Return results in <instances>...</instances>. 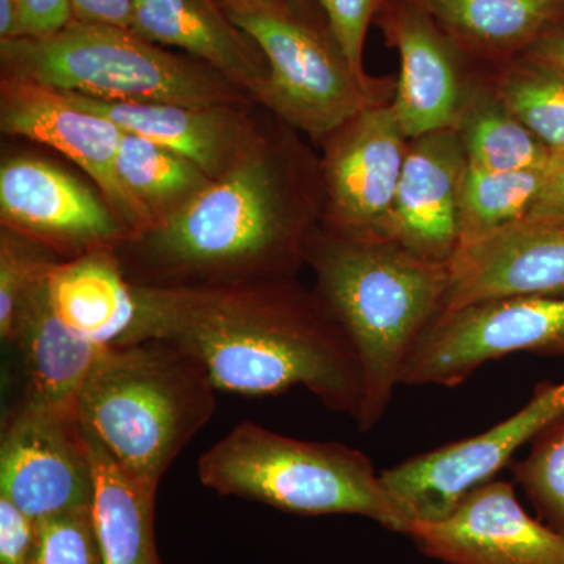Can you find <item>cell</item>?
Instances as JSON below:
<instances>
[{
	"mask_svg": "<svg viewBox=\"0 0 564 564\" xmlns=\"http://www.w3.org/2000/svg\"><path fill=\"white\" fill-rule=\"evenodd\" d=\"M220 3L269 63L259 107L314 143L367 107L392 102L397 77L352 68L317 0Z\"/></svg>",
	"mask_w": 564,
	"mask_h": 564,
	"instance_id": "obj_7",
	"label": "cell"
},
{
	"mask_svg": "<svg viewBox=\"0 0 564 564\" xmlns=\"http://www.w3.org/2000/svg\"><path fill=\"white\" fill-rule=\"evenodd\" d=\"M85 440L95 470L93 513L104 564H163L155 540L159 489L129 478L101 445L88 434Z\"/></svg>",
	"mask_w": 564,
	"mask_h": 564,
	"instance_id": "obj_23",
	"label": "cell"
},
{
	"mask_svg": "<svg viewBox=\"0 0 564 564\" xmlns=\"http://www.w3.org/2000/svg\"><path fill=\"white\" fill-rule=\"evenodd\" d=\"M563 413L564 381H543L518 413L484 433L411 456L384 470L381 480L410 527L441 521L473 489L494 480L522 445Z\"/></svg>",
	"mask_w": 564,
	"mask_h": 564,
	"instance_id": "obj_9",
	"label": "cell"
},
{
	"mask_svg": "<svg viewBox=\"0 0 564 564\" xmlns=\"http://www.w3.org/2000/svg\"><path fill=\"white\" fill-rule=\"evenodd\" d=\"M33 564H104L93 507L35 521Z\"/></svg>",
	"mask_w": 564,
	"mask_h": 564,
	"instance_id": "obj_30",
	"label": "cell"
},
{
	"mask_svg": "<svg viewBox=\"0 0 564 564\" xmlns=\"http://www.w3.org/2000/svg\"><path fill=\"white\" fill-rule=\"evenodd\" d=\"M317 3L352 68L359 74H367L364 69V44L381 0H317Z\"/></svg>",
	"mask_w": 564,
	"mask_h": 564,
	"instance_id": "obj_31",
	"label": "cell"
},
{
	"mask_svg": "<svg viewBox=\"0 0 564 564\" xmlns=\"http://www.w3.org/2000/svg\"><path fill=\"white\" fill-rule=\"evenodd\" d=\"M131 31L206 63L261 104L269 63L258 43L234 24L220 0H133Z\"/></svg>",
	"mask_w": 564,
	"mask_h": 564,
	"instance_id": "obj_19",
	"label": "cell"
},
{
	"mask_svg": "<svg viewBox=\"0 0 564 564\" xmlns=\"http://www.w3.org/2000/svg\"><path fill=\"white\" fill-rule=\"evenodd\" d=\"M485 68L524 57L564 21V0H415Z\"/></svg>",
	"mask_w": 564,
	"mask_h": 564,
	"instance_id": "obj_22",
	"label": "cell"
},
{
	"mask_svg": "<svg viewBox=\"0 0 564 564\" xmlns=\"http://www.w3.org/2000/svg\"><path fill=\"white\" fill-rule=\"evenodd\" d=\"M318 144L322 225L345 236L391 240L410 144L392 102L367 107Z\"/></svg>",
	"mask_w": 564,
	"mask_h": 564,
	"instance_id": "obj_10",
	"label": "cell"
},
{
	"mask_svg": "<svg viewBox=\"0 0 564 564\" xmlns=\"http://www.w3.org/2000/svg\"><path fill=\"white\" fill-rule=\"evenodd\" d=\"M467 159L454 128L410 140L391 240L430 261L448 263L459 248L458 204Z\"/></svg>",
	"mask_w": 564,
	"mask_h": 564,
	"instance_id": "obj_17",
	"label": "cell"
},
{
	"mask_svg": "<svg viewBox=\"0 0 564 564\" xmlns=\"http://www.w3.org/2000/svg\"><path fill=\"white\" fill-rule=\"evenodd\" d=\"M406 536L447 564H564V534L527 513L514 486L496 478L467 494L447 518L415 522Z\"/></svg>",
	"mask_w": 564,
	"mask_h": 564,
	"instance_id": "obj_15",
	"label": "cell"
},
{
	"mask_svg": "<svg viewBox=\"0 0 564 564\" xmlns=\"http://www.w3.org/2000/svg\"><path fill=\"white\" fill-rule=\"evenodd\" d=\"M47 295L55 315L77 336L101 347L128 344L139 303L113 248L58 262L47 278Z\"/></svg>",
	"mask_w": 564,
	"mask_h": 564,
	"instance_id": "obj_20",
	"label": "cell"
},
{
	"mask_svg": "<svg viewBox=\"0 0 564 564\" xmlns=\"http://www.w3.org/2000/svg\"><path fill=\"white\" fill-rule=\"evenodd\" d=\"M247 2L261 3V6H274V3L284 2V0H247Z\"/></svg>",
	"mask_w": 564,
	"mask_h": 564,
	"instance_id": "obj_38",
	"label": "cell"
},
{
	"mask_svg": "<svg viewBox=\"0 0 564 564\" xmlns=\"http://www.w3.org/2000/svg\"><path fill=\"white\" fill-rule=\"evenodd\" d=\"M530 444L529 455L511 467L516 484L538 519L564 534V413L547 423Z\"/></svg>",
	"mask_w": 564,
	"mask_h": 564,
	"instance_id": "obj_29",
	"label": "cell"
},
{
	"mask_svg": "<svg viewBox=\"0 0 564 564\" xmlns=\"http://www.w3.org/2000/svg\"><path fill=\"white\" fill-rule=\"evenodd\" d=\"M21 402L77 408L88 373L107 347L70 332L55 315L47 281L29 300L13 339Z\"/></svg>",
	"mask_w": 564,
	"mask_h": 564,
	"instance_id": "obj_21",
	"label": "cell"
},
{
	"mask_svg": "<svg viewBox=\"0 0 564 564\" xmlns=\"http://www.w3.org/2000/svg\"><path fill=\"white\" fill-rule=\"evenodd\" d=\"M488 74L508 109L552 154L564 152V70L524 55Z\"/></svg>",
	"mask_w": 564,
	"mask_h": 564,
	"instance_id": "obj_27",
	"label": "cell"
},
{
	"mask_svg": "<svg viewBox=\"0 0 564 564\" xmlns=\"http://www.w3.org/2000/svg\"><path fill=\"white\" fill-rule=\"evenodd\" d=\"M202 364L161 339L107 347L77 397L85 434L132 480L159 489L163 475L217 408Z\"/></svg>",
	"mask_w": 564,
	"mask_h": 564,
	"instance_id": "obj_4",
	"label": "cell"
},
{
	"mask_svg": "<svg viewBox=\"0 0 564 564\" xmlns=\"http://www.w3.org/2000/svg\"><path fill=\"white\" fill-rule=\"evenodd\" d=\"M35 532V521L0 497V564H33Z\"/></svg>",
	"mask_w": 564,
	"mask_h": 564,
	"instance_id": "obj_32",
	"label": "cell"
},
{
	"mask_svg": "<svg viewBox=\"0 0 564 564\" xmlns=\"http://www.w3.org/2000/svg\"><path fill=\"white\" fill-rule=\"evenodd\" d=\"M63 95L70 102L102 115L122 131L177 152L198 165L210 180L220 177L242 158L258 139L265 120L259 118V106L107 102L74 93Z\"/></svg>",
	"mask_w": 564,
	"mask_h": 564,
	"instance_id": "obj_18",
	"label": "cell"
},
{
	"mask_svg": "<svg viewBox=\"0 0 564 564\" xmlns=\"http://www.w3.org/2000/svg\"><path fill=\"white\" fill-rule=\"evenodd\" d=\"M544 173L545 169L488 172L467 163L459 192V248L524 221L543 187Z\"/></svg>",
	"mask_w": 564,
	"mask_h": 564,
	"instance_id": "obj_26",
	"label": "cell"
},
{
	"mask_svg": "<svg viewBox=\"0 0 564 564\" xmlns=\"http://www.w3.org/2000/svg\"><path fill=\"white\" fill-rule=\"evenodd\" d=\"M524 221L564 225V152L552 154L545 166L543 187Z\"/></svg>",
	"mask_w": 564,
	"mask_h": 564,
	"instance_id": "obj_34",
	"label": "cell"
},
{
	"mask_svg": "<svg viewBox=\"0 0 564 564\" xmlns=\"http://www.w3.org/2000/svg\"><path fill=\"white\" fill-rule=\"evenodd\" d=\"M63 261L50 248L0 226V337L10 344L29 300Z\"/></svg>",
	"mask_w": 564,
	"mask_h": 564,
	"instance_id": "obj_28",
	"label": "cell"
},
{
	"mask_svg": "<svg viewBox=\"0 0 564 564\" xmlns=\"http://www.w3.org/2000/svg\"><path fill=\"white\" fill-rule=\"evenodd\" d=\"M514 295L564 299V225L516 223L448 262L443 310Z\"/></svg>",
	"mask_w": 564,
	"mask_h": 564,
	"instance_id": "obj_16",
	"label": "cell"
},
{
	"mask_svg": "<svg viewBox=\"0 0 564 564\" xmlns=\"http://www.w3.org/2000/svg\"><path fill=\"white\" fill-rule=\"evenodd\" d=\"M198 478L221 496L302 516H362L408 533L369 456L336 441L296 440L243 421L198 459Z\"/></svg>",
	"mask_w": 564,
	"mask_h": 564,
	"instance_id": "obj_6",
	"label": "cell"
},
{
	"mask_svg": "<svg viewBox=\"0 0 564 564\" xmlns=\"http://www.w3.org/2000/svg\"><path fill=\"white\" fill-rule=\"evenodd\" d=\"M300 135L270 113L228 172L172 218L115 248L126 278L148 289L299 278L323 215L321 161Z\"/></svg>",
	"mask_w": 564,
	"mask_h": 564,
	"instance_id": "obj_1",
	"label": "cell"
},
{
	"mask_svg": "<svg viewBox=\"0 0 564 564\" xmlns=\"http://www.w3.org/2000/svg\"><path fill=\"white\" fill-rule=\"evenodd\" d=\"M0 223L63 261L115 250L131 237L101 193L33 155L7 158L0 165Z\"/></svg>",
	"mask_w": 564,
	"mask_h": 564,
	"instance_id": "obj_13",
	"label": "cell"
},
{
	"mask_svg": "<svg viewBox=\"0 0 564 564\" xmlns=\"http://www.w3.org/2000/svg\"><path fill=\"white\" fill-rule=\"evenodd\" d=\"M95 492L77 408L18 400L0 436V497L40 521L93 507Z\"/></svg>",
	"mask_w": 564,
	"mask_h": 564,
	"instance_id": "obj_11",
	"label": "cell"
},
{
	"mask_svg": "<svg viewBox=\"0 0 564 564\" xmlns=\"http://www.w3.org/2000/svg\"><path fill=\"white\" fill-rule=\"evenodd\" d=\"M373 24L399 54L392 107L408 139L454 128L486 73L415 0H381Z\"/></svg>",
	"mask_w": 564,
	"mask_h": 564,
	"instance_id": "obj_12",
	"label": "cell"
},
{
	"mask_svg": "<svg viewBox=\"0 0 564 564\" xmlns=\"http://www.w3.org/2000/svg\"><path fill=\"white\" fill-rule=\"evenodd\" d=\"M0 69L96 101L258 106L206 63L111 25L73 21L52 35L0 41Z\"/></svg>",
	"mask_w": 564,
	"mask_h": 564,
	"instance_id": "obj_5",
	"label": "cell"
},
{
	"mask_svg": "<svg viewBox=\"0 0 564 564\" xmlns=\"http://www.w3.org/2000/svg\"><path fill=\"white\" fill-rule=\"evenodd\" d=\"M22 39L21 10L17 0H0V41Z\"/></svg>",
	"mask_w": 564,
	"mask_h": 564,
	"instance_id": "obj_37",
	"label": "cell"
},
{
	"mask_svg": "<svg viewBox=\"0 0 564 564\" xmlns=\"http://www.w3.org/2000/svg\"><path fill=\"white\" fill-rule=\"evenodd\" d=\"M0 131L50 147L76 163L96 182L131 236L151 228L150 218L118 177L124 131L115 122L70 102L61 91L0 76Z\"/></svg>",
	"mask_w": 564,
	"mask_h": 564,
	"instance_id": "obj_14",
	"label": "cell"
},
{
	"mask_svg": "<svg viewBox=\"0 0 564 564\" xmlns=\"http://www.w3.org/2000/svg\"><path fill=\"white\" fill-rule=\"evenodd\" d=\"M514 352L564 356V299L499 296L441 310L411 351L402 384L455 388Z\"/></svg>",
	"mask_w": 564,
	"mask_h": 564,
	"instance_id": "obj_8",
	"label": "cell"
},
{
	"mask_svg": "<svg viewBox=\"0 0 564 564\" xmlns=\"http://www.w3.org/2000/svg\"><path fill=\"white\" fill-rule=\"evenodd\" d=\"M525 55L564 70V21L552 29L540 43L534 44Z\"/></svg>",
	"mask_w": 564,
	"mask_h": 564,
	"instance_id": "obj_36",
	"label": "cell"
},
{
	"mask_svg": "<svg viewBox=\"0 0 564 564\" xmlns=\"http://www.w3.org/2000/svg\"><path fill=\"white\" fill-rule=\"evenodd\" d=\"M488 69L470 91L454 126L467 163L503 173L545 169L552 151L508 109L494 90Z\"/></svg>",
	"mask_w": 564,
	"mask_h": 564,
	"instance_id": "obj_24",
	"label": "cell"
},
{
	"mask_svg": "<svg viewBox=\"0 0 564 564\" xmlns=\"http://www.w3.org/2000/svg\"><path fill=\"white\" fill-rule=\"evenodd\" d=\"M314 291L358 352L364 404L358 429L388 413L419 337L443 310L448 263L430 261L386 239H361L321 223L306 247Z\"/></svg>",
	"mask_w": 564,
	"mask_h": 564,
	"instance_id": "obj_3",
	"label": "cell"
},
{
	"mask_svg": "<svg viewBox=\"0 0 564 564\" xmlns=\"http://www.w3.org/2000/svg\"><path fill=\"white\" fill-rule=\"evenodd\" d=\"M73 21L131 31L133 0H69Z\"/></svg>",
	"mask_w": 564,
	"mask_h": 564,
	"instance_id": "obj_35",
	"label": "cell"
},
{
	"mask_svg": "<svg viewBox=\"0 0 564 564\" xmlns=\"http://www.w3.org/2000/svg\"><path fill=\"white\" fill-rule=\"evenodd\" d=\"M135 288L139 315L128 344L172 343L193 356L217 392H313L358 421L364 375L343 326L299 278L199 289Z\"/></svg>",
	"mask_w": 564,
	"mask_h": 564,
	"instance_id": "obj_2",
	"label": "cell"
},
{
	"mask_svg": "<svg viewBox=\"0 0 564 564\" xmlns=\"http://www.w3.org/2000/svg\"><path fill=\"white\" fill-rule=\"evenodd\" d=\"M117 172L122 187L150 218L151 228L184 209L212 182L177 152L128 132L121 140Z\"/></svg>",
	"mask_w": 564,
	"mask_h": 564,
	"instance_id": "obj_25",
	"label": "cell"
},
{
	"mask_svg": "<svg viewBox=\"0 0 564 564\" xmlns=\"http://www.w3.org/2000/svg\"><path fill=\"white\" fill-rule=\"evenodd\" d=\"M21 10L22 39H40L73 22L69 0H17Z\"/></svg>",
	"mask_w": 564,
	"mask_h": 564,
	"instance_id": "obj_33",
	"label": "cell"
}]
</instances>
